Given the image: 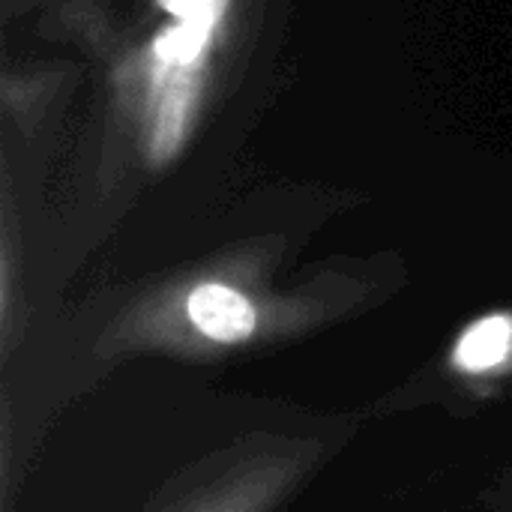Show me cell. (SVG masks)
I'll return each mask as SVG.
<instances>
[{
    "instance_id": "cell-1",
    "label": "cell",
    "mask_w": 512,
    "mask_h": 512,
    "mask_svg": "<svg viewBox=\"0 0 512 512\" xmlns=\"http://www.w3.org/2000/svg\"><path fill=\"white\" fill-rule=\"evenodd\" d=\"M315 441H264L216 459L162 512H273L315 462Z\"/></svg>"
},
{
    "instance_id": "cell-2",
    "label": "cell",
    "mask_w": 512,
    "mask_h": 512,
    "mask_svg": "<svg viewBox=\"0 0 512 512\" xmlns=\"http://www.w3.org/2000/svg\"><path fill=\"white\" fill-rule=\"evenodd\" d=\"M186 345L240 348L261 336V309L234 285L201 282L183 300Z\"/></svg>"
},
{
    "instance_id": "cell-3",
    "label": "cell",
    "mask_w": 512,
    "mask_h": 512,
    "mask_svg": "<svg viewBox=\"0 0 512 512\" xmlns=\"http://www.w3.org/2000/svg\"><path fill=\"white\" fill-rule=\"evenodd\" d=\"M450 369L468 381L504 378L512 372V315L492 312L468 324L450 351Z\"/></svg>"
},
{
    "instance_id": "cell-4",
    "label": "cell",
    "mask_w": 512,
    "mask_h": 512,
    "mask_svg": "<svg viewBox=\"0 0 512 512\" xmlns=\"http://www.w3.org/2000/svg\"><path fill=\"white\" fill-rule=\"evenodd\" d=\"M210 33H213V24H204V21H180L177 27L165 30L156 39V54H159V60L171 63V66H189L204 51Z\"/></svg>"
},
{
    "instance_id": "cell-5",
    "label": "cell",
    "mask_w": 512,
    "mask_h": 512,
    "mask_svg": "<svg viewBox=\"0 0 512 512\" xmlns=\"http://www.w3.org/2000/svg\"><path fill=\"white\" fill-rule=\"evenodd\" d=\"M186 84H174L168 87V93L162 96V108H159V126H156V153L165 156L174 150L180 129H183V117H186Z\"/></svg>"
},
{
    "instance_id": "cell-6",
    "label": "cell",
    "mask_w": 512,
    "mask_h": 512,
    "mask_svg": "<svg viewBox=\"0 0 512 512\" xmlns=\"http://www.w3.org/2000/svg\"><path fill=\"white\" fill-rule=\"evenodd\" d=\"M162 6L177 15L180 21H204V24H216L225 0H162Z\"/></svg>"
}]
</instances>
